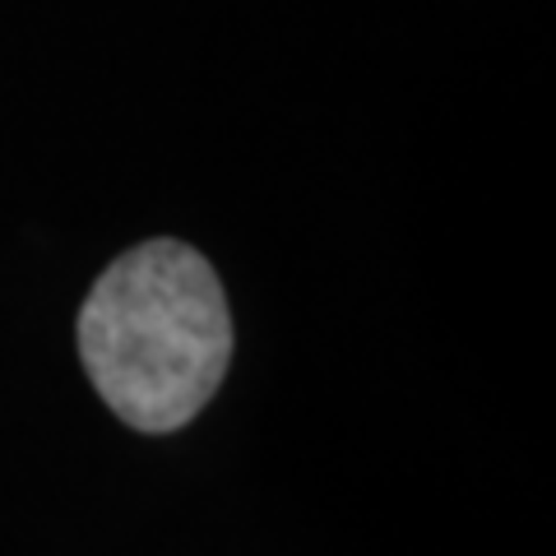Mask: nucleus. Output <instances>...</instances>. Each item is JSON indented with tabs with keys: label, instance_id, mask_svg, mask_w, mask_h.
Instances as JSON below:
<instances>
[{
	"label": "nucleus",
	"instance_id": "nucleus-1",
	"mask_svg": "<svg viewBox=\"0 0 556 556\" xmlns=\"http://www.w3.org/2000/svg\"><path fill=\"white\" fill-rule=\"evenodd\" d=\"M79 357L121 422L149 437L186 427L232 362V316L214 265L172 237L112 260L79 311Z\"/></svg>",
	"mask_w": 556,
	"mask_h": 556
}]
</instances>
